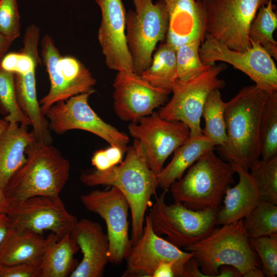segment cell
Wrapping results in <instances>:
<instances>
[{"mask_svg":"<svg viewBox=\"0 0 277 277\" xmlns=\"http://www.w3.org/2000/svg\"><path fill=\"white\" fill-rule=\"evenodd\" d=\"M126 152L125 158L118 165L102 171L95 168L86 170L81 174L80 181L90 187H114L122 193L130 209L133 245L143 233L146 211L158 186L156 175L147 164L140 141L134 138Z\"/></svg>","mask_w":277,"mask_h":277,"instance_id":"cell-1","label":"cell"},{"mask_svg":"<svg viewBox=\"0 0 277 277\" xmlns=\"http://www.w3.org/2000/svg\"><path fill=\"white\" fill-rule=\"evenodd\" d=\"M269 95L255 85H251L242 88L225 103L227 141L217 148L223 160L249 171L260 160V126Z\"/></svg>","mask_w":277,"mask_h":277,"instance_id":"cell-2","label":"cell"},{"mask_svg":"<svg viewBox=\"0 0 277 277\" xmlns=\"http://www.w3.org/2000/svg\"><path fill=\"white\" fill-rule=\"evenodd\" d=\"M26 154L25 162L5 188L10 206L34 196H60L69 179V161L51 144L36 140Z\"/></svg>","mask_w":277,"mask_h":277,"instance_id":"cell-3","label":"cell"},{"mask_svg":"<svg viewBox=\"0 0 277 277\" xmlns=\"http://www.w3.org/2000/svg\"><path fill=\"white\" fill-rule=\"evenodd\" d=\"M230 163L211 150L204 153L169 189L174 202L194 210L218 209L226 189L234 183Z\"/></svg>","mask_w":277,"mask_h":277,"instance_id":"cell-4","label":"cell"},{"mask_svg":"<svg viewBox=\"0 0 277 277\" xmlns=\"http://www.w3.org/2000/svg\"><path fill=\"white\" fill-rule=\"evenodd\" d=\"M249 241L242 219L214 228L207 236L184 249L193 253L201 270L207 277H216L219 268L223 265L236 267L243 276L259 266Z\"/></svg>","mask_w":277,"mask_h":277,"instance_id":"cell-5","label":"cell"},{"mask_svg":"<svg viewBox=\"0 0 277 277\" xmlns=\"http://www.w3.org/2000/svg\"><path fill=\"white\" fill-rule=\"evenodd\" d=\"M135 10L126 14L125 33L134 72L140 75L150 66L156 44L165 38L168 12L164 0H133Z\"/></svg>","mask_w":277,"mask_h":277,"instance_id":"cell-6","label":"cell"},{"mask_svg":"<svg viewBox=\"0 0 277 277\" xmlns=\"http://www.w3.org/2000/svg\"><path fill=\"white\" fill-rule=\"evenodd\" d=\"M166 191L156 198L148 217L154 232L184 248L207 236L217 225L218 209L194 210L181 203L167 204Z\"/></svg>","mask_w":277,"mask_h":277,"instance_id":"cell-7","label":"cell"},{"mask_svg":"<svg viewBox=\"0 0 277 277\" xmlns=\"http://www.w3.org/2000/svg\"><path fill=\"white\" fill-rule=\"evenodd\" d=\"M269 1H205V33L231 49L248 50L252 46L248 35L251 23L259 8Z\"/></svg>","mask_w":277,"mask_h":277,"instance_id":"cell-8","label":"cell"},{"mask_svg":"<svg viewBox=\"0 0 277 277\" xmlns=\"http://www.w3.org/2000/svg\"><path fill=\"white\" fill-rule=\"evenodd\" d=\"M226 67L214 64L187 81L177 78L172 90V98L157 112L160 116L167 121L183 122L189 128L190 137L202 135L201 118L204 104L212 90L225 86V82L218 75Z\"/></svg>","mask_w":277,"mask_h":277,"instance_id":"cell-9","label":"cell"},{"mask_svg":"<svg viewBox=\"0 0 277 277\" xmlns=\"http://www.w3.org/2000/svg\"><path fill=\"white\" fill-rule=\"evenodd\" d=\"M41 57L50 82L48 93L39 101L43 113L55 103L84 93H93L96 81L78 60L62 56L51 37L46 34L41 41Z\"/></svg>","mask_w":277,"mask_h":277,"instance_id":"cell-10","label":"cell"},{"mask_svg":"<svg viewBox=\"0 0 277 277\" xmlns=\"http://www.w3.org/2000/svg\"><path fill=\"white\" fill-rule=\"evenodd\" d=\"M91 94L81 93L52 105L45 114L49 129L58 135L74 129L86 131L126 152L129 136L104 121L95 113L88 103Z\"/></svg>","mask_w":277,"mask_h":277,"instance_id":"cell-11","label":"cell"},{"mask_svg":"<svg viewBox=\"0 0 277 277\" xmlns=\"http://www.w3.org/2000/svg\"><path fill=\"white\" fill-rule=\"evenodd\" d=\"M251 44L248 50L238 51L205 33L199 49L200 58L206 65L217 61L229 63L248 75L261 89L268 94L277 92V68L272 57L260 44Z\"/></svg>","mask_w":277,"mask_h":277,"instance_id":"cell-12","label":"cell"},{"mask_svg":"<svg viewBox=\"0 0 277 277\" xmlns=\"http://www.w3.org/2000/svg\"><path fill=\"white\" fill-rule=\"evenodd\" d=\"M83 206L105 222L109 243V262L120 264L126 259L132 244L129 236V204L122 193L111 187L95 190L80 197Z\"/></svg>","mask_w":277,"mask_h":277,"instance_id":"cell-13","label":"cell"},{"mask_svg":"<svg viewBox=\"0 0 277 277\" xmlns=\"http://www.w3.org/2000/svg\"><path fill=\"white\" fill-rule=\"evenodd\" d=\"M128 130L141 143L147 164L155 175L162 170L170 155L190 137L185 123L164 120L154 111L137 123H131Z\"/></svg>","mask_w":277,"mask_h":277,"instance_id":"cell-14","label":"cell"},{"mask_svg":"<svg viewBox=\"0 0 277 277\" xmlns=\"http://www.w3.org/2000/svg\"><path fill=\"white\" fill-rule=\"evenodd\" d=\"M11 225L42 235L50 231L60 239L71 233L78 221L60 196H34L13 204L7 214Z\"/></svg>","mask_w":277,"mask_h":277,"instance_id":"cell-15","label":"cell"},{"mask_svg":"<svg viewBox=\"0 0 277 277\" xmlns=\"http://www.w3.org/2000/svg\"><path fill=\"white\" fill-rule=\"evenodd\" d=\"M193 256L192 252L182 251L156 234L147 215L143 233L125 259L127 270L123 276L152 277L160 263L169 262L173 264L175 276L183 277L184 266Z\"/></svg>","mask_w":277,"mask_h":277,"instance_id":"cell-16","label":"cell"},{"mask_svg":"<svg viewBox=\"0 0 277 277\" xmlns=\"http://www.w3.org/2000/svg\"><path fill=\"white\" fill-rule=\"evenodd\" d=\"M113 86V108L122 120L137 123L164 106L170 91L157 88L135 72L119 71Z\"/></svg>","mask_w":277,"mask_h":277,"instance_id":"cell-17","label":"cell"},{"mask_svg":"<svg viewBox=\"0 0 277 277\" xmlns=\"http://www.w3.org/2000/svg\"><path fill=\"white\" fill-rule=\"evenodd\" d=\"M101 11L98 39L107 67L134 72L126 38V14L122 0H95Z\"/></svg>","mask_w":277,"mask_h":277,"instance_id":"cell-18","label":"cell"},{"mask_svg":"<svg viewBox=\"0 0 277 277\" xmlns=\"http://www.w3.org/2000/svg\"><path fill=\"white\" fill-rule=\"evenodd\" d=\"M38 64V57L19 52L13 59L11 71L14 73L15 90L20 109L30 121L36 140L50 145L52 137L48 122L37 98L35 69Z\"/></svg>","mask_w":277,"mask_h":277,"instance_id":"cell-19","label":"cell"},{"mask_svg":"<svg viewBox=\"0 0 277 277\" xmlns=\"http://www.w3.org/2000/svg\"><path fill=\"white\" fill-rule=\"evenodd\" d=\"M83 258L70 277H101L109 262L108 237L102 226L88 219L77 221L70 233Z\"/></svg>","mask_w":277,"mask_h":277,"instance_id":"cell-20","label":"cell"},{"mask_svg":"<svg viewBox=\"0 0 277 277\" xmlns=\"http://www.w3.org/2000/svg\"><path fill=\"white\" fill-rule=\"evenodd\" d=\"M168 12L166 43L175 48L195 39H204V2L164 0Z\"/></svg>","mask_w":277,"mask_h":277,"instance_id":"cell-21","label":"cell"},{"mask_svg":"<svg viewBox=\"0 0 277 277\" xmlns=\"http://www.w3.org/2000/svg\"><path fill=\"white\" fill-rule=\"evenodd\" d=\"M232 165L239 175V181L226 190L224 205L216 213L218 225L228 224L243 219L262 200L250 173L237 165Z\"/></svg>","mask_w":277,"mask_h":277,"instance_id":"cell-22","label":"cell"},{"mask_svg":"<svg viewBox=\"0 0 277 277\" xmlns=\"http://www.w3.org/2000/svg\"><path fill=\"white\" fill-rule=\"evenodd\" d=\"M56 236L51 232L44 238L42 235L10 223L9 230L0 246V264H39L45 249Z\"/></svg>","mask_w":277,"mask_h":277,"instance_id":"cell-23","label":"cell"},{"mask_svg":"<svg viewBox=\"0 0 277 277\" xmlns=\"http://www.w3.org/2000/svg\"><path fill=\"white\" fill-rule=\"evenodd\" d=\"M28 126L9 123L0 135V186L5 189L10 179L27 158L28 146L36 140Z\"/></svg>","mask_w":277,"mask_h":277,"instance_id":"cell-24","label":"cell"},{"mask_svg":"<svg viewBox=\"0 0 277 277\" xmlns=\"http://www.w3.org/2000/svg\"><path fill=\"white\" fill-rule=\"evenodd\" d=\"M215 147L203 135L190 137L174 151L170 163L156 175L157 186L167 192L171 185L180 179L204 153Z\"/></svg>","mask_w":277,"mask_h":277,"instance_id":"cell-25","label":"cell"},{"mask_svg":"<svg viewBox=\"0 0 277 277\" xmlns=\"http://www.w3.org/2000/svg\"><path fill=\"white\" fill-rule=\"evenodd\" d=\"M79 250L75 240L67 234L56 236L49 244L39 263L41 277H67L78 264L74 255Z\"/></svg>","mask_w":277,"mask_h":277,"instance_id":"cell-26","label":"cell"},{"mask_svg":"<svg viewBox=\"0 0 277 277\" xmlns=\"http://www.w3.org/2000/svg\"><path fill=\"white\" fill-rule=\"evenodd\" d=\"M141 76L154 87L172 92L176 80V48L162 44L152 55L149 67Z\"/></svg>","mask_w":277,"mask_h":277,"instance_id":"cell-27","label":"cell"},{"mask_svg":"<svg viewBox=\"0 0 277 277\" xmlns=\"http://www.w3.org/2000/svg\"><path fill=\"white\" fill-rule=\"evenodd\" d=\"M225 103L219 89H215L209 94L203 108L202 116L205 121V127L202 134L215 146H222L227 141L224 116Z\"/></svg>","mask_w":277,"mask_h":277,"instance_id":"cell-28","label":"cell"},{"mask_svg":"<svg viewBox=\"0 0 277 277\" xmlns=\"http://www.w3.org/2000/svg\"><path fill=\"white\" fill-rule=\"evenodd\" d=\"M274 8L272 0L259 8L251 23L248 35L250 43L260 44L272 58L276 60L277 42L273 37L277 27V15Z\"/></svg>","mask_w":277,"mask_h":277,"instance_id":"cell-29","label":"cell"},{"mask_svg":"<svg viewBox=\"0 0 277 277\" xmlns=\"http://www.w3.org/2000/svg\"><path fill=\"white\" fill-rule=\"evenodd\" d=\"M276 205L262 200L244 217V228L249 239L277 234Z\"/></svg>","mask_w":277,"mask_h":277,"instance_id":"cell-30","label":"cell"},{"mask_svg":"<svg viewBox=\"0 0 277 277\" xmlns=\"http://www.w3.org/2000/svg\"><path fill=\"white\" fill-rule=\"evenodd\" d=\"M261 156L267 161L277 156V92L269 94L260 126Z\"/></svg>","mask_w":277,"mask_h":277,"instance_id":"cell-31","label":"cell"},{"mask_svg":"<svg viewBox=\"0 0 277 277\" xmlns=\"http://www.w3.org/2000/svg\"><path fill=\"white\" fill-rule=\"evenodd\" d=\"M0 108L9 123L31 126L29 119L20 109L17 102L14 73L2 67L0 62Z\"/></svg>","mask_w":277,"mask_h":277,"instance_id":"cell-32","label":"cell"},{"mask_svg":"<svg viewBox=\"0 0 277 277\" xmlns=\"http://www.w3.org/2000/svg\"><path fill=\"white\" fill-rule=\"evenodd\" d=\"M202 43L201 39H195L176 48L177 79L187 81L200 75L211 67L204 64L200 60L199 49Z\"/></svg>","mask_w":277,"mask_h":277,"instance_id":"cell-33","label":"cell"},{"mask_svg":"<svg viewBox=\"0 0 277 277\" xmlns=\"http://www.w3.org/2000/svg\"><path fill=\"white\" fill-rule=\"evenodd\" d=\"M250 170L262 199L277 205V156L258 160Z\"/></svg>","mask_w":277,"mask_h":277,"instance_id":"cell-34","label":"cell"},{"mask_svg":"<svg viewBox=\"0 0 277 277\" xmlns=\"http://www.w3.org/2000/svg\"><path fill=\"white\" fill-rule=\"evenodd\" d=\"M263 265L265 276L277 275V234L249 239Z\"/></svg>","mask_w":277,"mask_h":277,"instance_id":"cell-35","label":"cell"},{"mask_svg":"<svg viewBox=\"0 0 277 277\" xmlns=\"http://www.w3.org/2000/svg\"><path fill=\"white\" fill-rule=\"evenodd\" d=\"M21 33L16 0H0V34L13 42Z\"/></svg>","mask_w":277,"mask_h":277,"instance_id":"cell-36","label":"cell"},{"mask_svg":"<svg viewBox=\"0 0 277 277\" xmlns=\"http://www.w3.org/2000/svg\"><path fill=\"white\" fill-rule=\"evenodd\" d=\"M124 153L120 148L110 145L106 149L95 151L91 157V164L96 170H105L121 163Z\"/></svg>","mask_w":277,"mask_h":277,"instance_id":"cell-37","label":"cell"},{"mask_svg":"<svg viewBox=\"0 0 277 277\" xmlns=\"http://www.w3.org/2000/svg\"><path fill=\"white\" fill-rule=\"evenodd\" d=\"M0 277H41L39 264L36 263L0 264Z\"/></svg>","mask_w":277,"mask_h":277,"instance_id":"cell-38","label":"cell"},{"mask_svg":"<svg viewBox=\"0 0 277 277\" xmlns=\"http://www.w3.org/2000/svg\"><path fill=\"white\" fill-rule=\"evenodd\" d=\"M183 277H207L200 269L199 263L194 256L186 262L184 268Z\"/></svg>","mask_w":277,"mask_h":277,"instance_id":"cell-39","label":"cell"},{"mask_svg":"<svg viewBox=\"0 0 277 277\" xmlns=\"http://www.w3.org/2000/svg\"><path fill=\"white\" fill-rule=\"evenodd\" d=\"M173 264L169 262L160 263L156 268L152 277H174Z\"/></svg>","mask_w":277,"mask_h":277,"instance_id":"cell-40","label":"cell"},{"mask_svg":"<svg viewBox=\"0 0 277 277\" xmlns=\"http://www.w3.org/2000/svg\"><path fill=\"white\" fill-rule=\"evenodd\" d=\"M242 273L236 267L229 265H223L218 270L216 277H242Z\"/></svg>","mask_w":277,"mask_h":277,"instance_id":"cell-41","label":"cell"},{"mask_svg":"<svg viewBox=\"0 0 277 277\" xmlns=\"http://www.w3.org/2000/svg\"><path fill=\"white\" fill-rule=\"evenodd\" d=\"M10 227V221L7 214H0V246Z\"/></svg>","mask_w":277,"mask_h":277,"instance_id":"cell-42","label":"cell"},{"mask_svg":"<svg viewBox=\"0 0 277 277\" xmlns=\"http://www.w3.org/2000/svg\"><path fill=\"white\" fill-rule=\"evenodd\" d=\"M10 204L6 197L5 189L0 186V214H8Z\"/></svg>","mask_w":277,"mask_h":277,"instance_id":"cell-43","label":"cell"},{"mask_svg":"<svg viewBox=\"0 0 277 277\" xmlns=\"http://www.w3.org/2000/svg\"><path fill=\"white\" fill-rule=\"evenodd\" d=\"M12 42L0 34V62L7 54Z\"/></svg>","mask_w":277,"mask_h":277,"instance_id":"cell-44","label":"cell"},{"mask_svg":"<svg viewBox=\"0 0 277 277\" xmlns=\"http://www.w3.org/2000/svg\"><path fill=\"white\" fill-rule=\"evenodd\" d=\"M243 277H263L265 276L263 271L259 267L252 268L247 271Z\"/></svg>","mask_w":277,"mask_h":277,"instance_id":"cell-45","label":"cell"},{"mask_svg":"<svg viewBox=\"0 0 277 277\" xmlns=\"http://www.w3.org/2000/svg\"><path fill=\"white\" fill-rule=\"evenodd\" d=\"M8 123L9 122L5 120L4 118H0V135L6 129Z\"/></svg>","mask_w":277,"mask_h":277,"instance_id":"cell-46","label":"cell"},{"mask_svg":"<svg viewBox=\"0 0 277 277\" xmlns=\"http://www.w3.org/2000/svg\"><path fill=\"white\" fill-rule=\"evenodd\" d=\"M201 1L205 2V1H206L207 0H201Z\"/></svg>","mask_w":277,"mask_h":277,"instance_id":"cell-47","label":"cell"}]
</instances>
